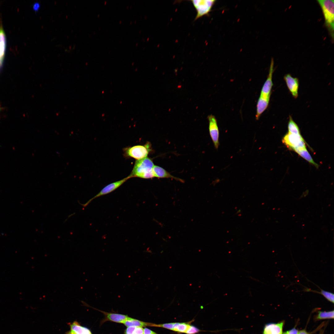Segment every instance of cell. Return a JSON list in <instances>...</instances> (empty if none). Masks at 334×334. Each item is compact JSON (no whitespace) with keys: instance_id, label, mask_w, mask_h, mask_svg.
Returning a JSON list of instances; mask_svg holds the SVG:
<instances>
[{"instance_id":"1","label":"cell","mask_w":334,"mask_h":334,"mask_svg":"<svg viewBox=\"0 0 334 334\" xmlns=\"http://www.w3.org/2000/svg\"><path fill=\"white\" fill-rule=\"evenodd\" d=\"M152 160L148 157L136 160L130 175V178L137 177L149 179L154 177L152 171L154 166Z\"/></svg>"},{"instance_id":"2","label":"cell","mask_w":334,"mask_h":334,"mask_svg":"<svg viewBox=\"0 0 334 334\" xmlns=\"http://www.w3.org/2000/svg\"><path fill=\"white\" fill-rule=\"evenodd\" d=\"M320 6L325 20V24L332 37H334V0H318Z\"/></svg>"},{"instance_id":"3","label":"cell","mask_w":334,"mask_h":334,"mask_svg":"<svg viewBox=\"0 0 334 334\" xmlns=\"http://www.w3.org/2000/svg\"><path fill=\"white\" fill-rule=\"evenodd\" d=\"M151 145L149 142L144 145H136L124 148V155L139 160L147 157L151 151Z\"/></svg>"},{"instance_id":"4","label":"cell","mask_w":334,"mask_h":334,"mask_svg":"<svg viewBox=\"0 0 334 334\" xmlns=\"http://www.w3.org/2000/svg\"><path fill=\"white\" fill-rule=\"evenodd\" d=\"M282 141L288 148L293 150L306 148V142L301 135L288 132L283 137Z\"/></svg>"},{"instance_id":"5","label":"cell","mask_w":334,"mask_h":334,"mask_svg":"<svg viewBox=\"0 0 334 334\" xmlns=\"http://www.w3.org/2000/svg\"><path fill=\"white\" fill-rule=\"evenodd\" d=\"M197 12L195 20L206 15L210 12L216 0H191Z\"/></svg>"},{"instance_id":"6","label":"cell","mask_w":334,"mask_h":334,"mask_svg":"<svg viewBox=\"0 0 334 334\" xmlns=\"http://www.w3.org/2000/svg\"><path fill=\"white\" fill-rule=\"evenodd\" d=\"M129 178H130L128 176L127 177L121 180L116 181L108 184L103 188L97 194L89 200L87 202L84 204H81V205L84 207L86 206L94 199L101 196L107 195L115 191L121 186Z\"/></svg>"},{"instance_id":"7","label":"cell","mask_w":334,"mask_h":334,"mask_svg":"<svg viewBox=\"0 0 334 334\" xmlns=\"http://www.w3.org/2000/svg\"><path fill=\"white\" fill-rule=\"evenodd\" d=\"M209 131L211 138L215 148L217 149L219 145V131L215 117L211 114L208 116Z\"/></svg>"},{"instance_id":"8","label":"cell","mask_w":334,"mask_h":334,"mask_svg":"<svg viewBox=\"0 0 334 334\" xmlns=\"http://www.w3.org/2000/svg\"><path fill=\"white\" fill-rule=\"evenodd\" d=\"M274 61L272 59L270 65L269 73L266 80L264 82L260 93V96L270 98L272 89L273 86L272 80L273 73L274 72Z\"/></svg>"},{"instance_id":"9","label":"cell","mask_w":334,"mask_h":334,"mask_svg":"<svg viewBox=\"0 0 334 334\" xmlns=\"http://www.w3.org/2000/svg\"><path fill=\"white\" fill-rule=\"evenodd\" d=\"M284 78L289 92L294 98H297L298 96V79L293 77L290 74L286 75Z\"/></svg>"},{"instance_id":"10","label":"cell","mask_w":334,"mask_h":334,"mask_svg":"<svg viewBox=\"0 0 334 334\" xmlns=\"http://www.w3.org/2000/svg\"><path fill=\"white\" fill-rule=\"evenodd\" d=\"M93 308L101 312L104 315L105 318L101 322V324H102L107 321L123 323L126 320L130 318L127 315L106 312L95 308Z\"/></svg>"},{"instance_id":"11","label":"cell","mask_w":334,"mask_h":334,"mask_svg":"<svg viewBox=\"0 0 334 334\" xmlns=\"http://www.w3.org/2000/svg\"><path fill=\"white\" fill-rule=\"evenodd\" d=\"M70 329L65 334H93L87 327L81 325L76 321L69 323Z\"/></svg>"},{"instance_id":"12","label":"cell","mask_w":334,"mask_h":334,"mask_svg":"<svg viewBox=\"0 0 334 334\" xmlns=\"http://www.w3.org/2000/svg\"><path fill=\"white\" fill-rule=\"evenodd\" d=\"M284 325L283 321L267 323L264 327L262 334H282Z\"/></svg>"},{"instance_id":"13","label":"cell","mask_w":334,"mask_h":334,"mask_svg":"<svg viewBox=\"0 0 334 334\" xmlns=\"http://www.w3.org/2000/svg\"><path fill=\"white\" fill-rule=\"evenodd\" d=\"M270 98L259 97L257 104L256 119L258 120L262 114L267 109L268 105Z\"/></svg>"},{"instance_id":"14","label":"cell","mask_w":334,"mask_h":334,"mask_svg":"<svg viewBox=\"0 0 334 334\" xmlns=\"http://www.w3.org/2000/svg\"><path fill=\"white\" fill-rule=\"evenodd\" d=\"M152 171L154 177L158 178H171L182 182H184V181L182 179L173 176L160 166L154 165L152 168Z\"/></svg>"},{"instance_id":"15","label":"cell","mask_w":334,"mask_h":334,"mask_svg":"<svg viewBox=\"0 0 334 334\" xmlns=\"http://www.w3.org/2000/svg\"><path fill=\"white\" fill-rule=\"evenodd\" d=\"M6 45V36L2 26H0V70L5 57Z\"/></svg>"},{"instance_id":"16","label":"cell","mask_w":334,"mask_h":334,"mask_svg":"<svg viewBox=\"0 0 334 334\" xmlns=\"http://www.w3.org/2000/svg\"><path fill=\"white\" fill-rule=\"evenodd\" d=\"M293 151L297 153L300 156L305 159L310 164L318 168V165L313 160L306 148L302 149H295Z\"/></svg>"},{"instance_id":"17","label":"cell","mask_w":334,"mask_h":334,"mask_svg":"<svg viewBox=\"0 0 334 334\" xmlns=\"http://www.w3.org/2000/svg\"><path fill=\"white\" fill-rule=\"evenodd\" d=\"M288 128V132L297 135H301L299 128L291 116H289Z\"/></svg>"},{"instance_id":"18","label":"cell","mask_w":334,"mask_h":334,"mask_svg":"<svg viewBox=\"0 0 334 334\" xmlns=\"http://www.w3.org/2000/svg\"><path fill=\"white\" fill-rule=\"evenodd\" d=\"M190 325L188 323H174L173 331L186 333Z\"/></svg>"},{"instance_id":"19","label":"cell","mask_w":334,"mask_h":334,"mask_svg":"<svg viewBox=\"0 0 334 334\" xmlns=\"http://www.w3.org/2000/svg\"><path fill=\"white\" fill-rule=\"evenodd\" d=\"M144 329L137 326H129L125 330L124 334H143Z\"/></svg>"},{"instance_id":"20","label":"cell","mask_w":334,"mask_h":334,"mask_svg":"<svg viewBox=\"0 0 334 334\" xmlns=\"http://www.w3.org/2000/svg\"><path fill=\"white\" fill-rule=\"evenodd\" d=\"M333 318V310L328 311H319L316 317V319L319 320Z\"/></svg>"},{"instance_id":"21","label":"cell","mask_w":334,"mask_h":334,"mask_svg":"<svg viewBox=\"0 0 334 334\" xmlns=\"http://www.w3.org/2000/svg\"><path fill=\"white\" fill-rule=\"evenodd\" d=\"M330 302L334 303V294L330 292L321 290L319 292Z\"/></svg>"},{"instance_id":"22","label":"cell","mask_w":334,"mask_h":334,"mask_svg":"<svg viewBox=\"0 0 334 334\" xmlns=\"http://www.w3.org/2000/svg\"><path fill=\"white\" fill-rule=\"evenodd\" d=\"M174 323H166L162 324H154V327H159L173 330Z\"/></svg>"},{"instance_id":"23","label":"cell","mask_w":334,"mask_h":334,"mask_svg":"<svg viewBox=\"0 0 334 334\" xmlns=\"http://www.w3.org/2000/svg\"><path fill=\"white\" fill-rule=\"evenodd\" d=\"M200 331V330L195 327L190 325L186 333L187 334H195Z\"/></svg>"},{"instance_id":"24","label":"cell","mask_w":334,"mask_h":334,"mask_svg":"<svg viewBox=\"0 0 334 334\" xmlns=\"http://www.w3.org/2000/svg\"><path fill=\"white\" fill-rule=\"evenodd\" d=\"M298 332L297 329L294 328L282 333V334H297Z\"/></svg>"},{"instance_id":"25","label":"cell","mask_w":334,"mask_h":334,"mask_svg":"<svg viewBox=\"0 0 334 334\" xmlns=\"http://www.w3.org/2000/svg\"><path fill=\"white\" fill-rule=\"evenodd\" d=\"M143 334H157L155 332L152 331L150 329L145 328L144 329Z\"/></svg>"},{"instance_id":"26","label":"cell","mask_w":334,"mask_h":334,"mask_svg":"<svg viewBox=\"0 0 334 334\" xmlns=\"http://www.w3.org/2000/svg\"><path fill=\"white\" fill-rule=\"evenodd\" d=\"M40 7V5L38 2H36L33 5V7L34 10L35 11H37L39 10Z\"/></svg>"},{"instance_id":"27","label":"cell","mask_w":334,"mask_h":334,"mask_svg":"<svg viewBox=\"0 0 334 334\" xmlns=\"http://www.w3.org/2000/svg\"><path fill=\"white\" fill-rule=\"evenodd\" d=\"M297 334H310L305 330H300L298 332Z\"/></svg>"},{"instance_id":"28","label":"cell","mask_w":334,"mask_h":334,"mask_svg":"<svg viewBox=\"0 0 334 334\" xmlns=\"http://www.w3.org/2000/svg\"><path fill=\"white\" fill-rule=\"evenodd\" d=\"M1 108L0 105V111H1Z\"/></svg>"}]
</instances>
